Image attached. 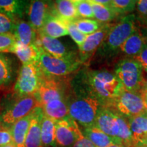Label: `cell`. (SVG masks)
I'll return each mask as SVG.
<instances>
[{
  "instance_id": "obj_11",
  "label": "cell",
  "mask_w": 147,
  "mask_h": 147,
  "mask_svg": "<svg viewBox=\"0 0 147 147\" xmlns=\"http://www.w3.org/2000/svg\"><path fill=\"white\" fill-rule=\"evenodd\" d=\"M113 25L112 23L104 24L98 31L87 36L82 45L78 48L79 59L82 63L87 62L99 49Z\"/></svg>"
},
{
  "instance_id": "obj_20",
  "label": "cell",
  "mask_w": 147,
  "mask_h": 147,
  "mask_svg": "<svg viewBox=\"0 0 147 147\" xmlns=\"http://www.w3.org/2000/svg\"><path fill=\"white\" fill-rule=\"evenodd\" d=\"M41 108L46 117L55 121L61 120L69 117V110L65 98L51 101Z\"/></svg>"
},
{
  "instance_id": "obj_24",
  "label": "cell",
  "mask_w": 147,
  "mask_h": 147,
  "mask_svg": "<svg viewBox=\"0 0 147 147\" xmlns=\"http://www.w3.org/2000/svg\"><path fill=\"white\" fill-rule=\"evenodd\" d=\"M41 47L38 43L25 46L18 42L14 54L23 63L27 64L32 62H37L39 59Z\"/></svg>"
},
{
  "instance_id": "obj_47",
  "label": "cell",
  "mask_w": 147,
  "mask_h": 147,
  "mask_svg": "<svg viewBox=\"0 0 147 147\" xmlns=\"http://www.w3.org/2000/svg\"><path fill=\"white\" fill-rule=\"evenodd\" d=\"M145 90H146V91H147V89H145Z\"/></svg>"
},
{
  "instance_id": "obj_34",
  "label": "cell",
  "mask_w": 147,
  "mask_h": 147,
  "mask_svg": "<svg viewBox=\"0 0 147 147\" xmlns=\"http://www.w3.org/2000/svg\"><path fill=\"white\" fill-rule=\"evenodd\" d=\"M17 18L0 12V34H12Z\"/></svg>"
},
{
  "instance_id": "obj_40",
  "label": "cell",
  "mask_w": 147,
  "mask_h": 147,
  "mask_svg": "<svg viewBox=\"0 0 147 147\" xmlns=\"http://www.w3.org/2000/svg\"><path fill=\"white\" fill-rule=\"evenodd\" d=\"M140 95L142 97L143 102H144L145 110H146V113H147V91L145 89L143 90L140 93Z\"/></svg>"
},
{
  "instance_id": "obj_5",
  "label": "cell",
  "mask_w": 147,
  "mask_h": 147,
  "mask_svg": "<svg viewBox=\"0 0 147 147\" xmlns=\"http://www.w3.org/2000/svg\"><path fill=\"white\" fill-rule=\"evenodd\" d=\"M43 76L38 61L24 64L14 84V93L18 97L34 95L39 89Z\"/></svg>"
},
{
  "instance_id": "obj_16",
  "label": "cell",
  "mask_w": 147,
  "mask_h": 147,
  "mask_svg": "<svg viewBox=\"0 0 147 147\" xmlns=\"http://www.w3.org/2000/svg\"><path fill=\"white\" fill-rule=\"evenodd\" d=\"M147 42L146 35L138 27L123 44L119 51L127 56L133 58L139 54Z\"/></svg>"
},
{
  "instance_id": "obj_45",
  "label": "cell",
  "mask_w": 147,
  "mask_h": 147,
  "mask_svg": "<svg viewBox=\"0 0 147 147\" xmlns=\"http://www.w3.org/2000/svg\"><path fill=\"white\" fill-rule=\"evenodd\" d=\"M3 147H16V146H15V145L13 144V143H11V144H9L8 145H6V146H3Z\"/></svg>"
},
{
  "instance_id": "obj_36",
  "label": "cell",
  "mask_w": 147,
  "mask_h": 147,
  "mask_svg": "<svg viewBox=\"0 0 147 147\" xmlns=\"http://www.w3.org/2000/svg\"><path fill=\"white\" fill-rule=\"evenodd\" d=\"M12 142L11 129L0 125V147L6 146Z\"/></svg>"
},
{
  "instance_id": "obj_41",
  "label": "cell",
  "mask_w": 147,
  "mask_h": 147,
  "mask_svg": "<svg viewBox=\"0 0 147 147\" xmlns=\"http://www.w3.org/2000/svg\"><path fill=\"white\" fill-rule=\"evenodd\" d=\"M95 3H100L101 5H106V6H109L111 3V0H93Z\"/></svg>"
},
{
  "instance_id": "obj_35",
  "label": "cell",
  "mask_w": 147,
  "mask_h": 147,
  "mask_svg": "<svg viewBox=\"0 0 147 147\" xmlns=\"http://www.w3.org/2000/svg\"><path fill=\"white\" fill-rule=\"evenodd\" d=\"M66 26L67 27V30H68L69 35L70 36L75 43L78 45V48H80L84 43V40H85L87 36L84 35L80 32L76 25H75L73 21L70 22H65Z\"/></svg>"
},
{
  "instance_id": "obj_18",
  "label": "cell",
  "mask_w": 147,
  "mask_h": 147,
  "mask_svg": "<svg viewBox=\"0 0 147 147\" xmlns=\"http://www.w3.org/2000/svg\"><path fill=\"white\" fill-rule=\"evenodd\" d=\"M12 34L15 37L16 41L25 46L34 45L38 41V32L29 22L20 19L16 22Z\"/></svg>"
},
{
  "instance_id": "obj_32",
  "label": "cell",
  "mask_w": 147,
  "mask_h": 147,
  "mask_svg": "<svg viewBox=\"0 0 147 147\" xmlns=\"http://www.w3.org/2000/svg\"><path fill=\"white\" fill-rule=\"evenodd\" d=\"M17 43L18 42L12 34H0V53H14Z\"/></svg>"
},
{
  "instance_id": "obj_37",
  "label": "cell",
  "mask_w": 147,
  "mask_h": 147,
  "mask_svg": "<svg viewBox=\"0 0 147 147\" xmlns=\"http://www.w3.org/2000/svg\"><path fill=\"white\" fill-rule=\"evenodd\" d=\"M136 9L138 20L142 23L147 21V0L137 1Z\"/></svg>"
},
{
  "instance_id": "obj_39",
  "label": "cell",
  "mask_w": 147,
  "mask_h": 147,
  "mask_svg": "<svg viewBox=\"0 0 147 147\" xmlns=\"http://www.w3.org/2000/svg\"><path fill=\"white\" fill-rule=\"evenodd\" d=\"M72 147H95L87 137L84 136L82 131L80 134L77 140L73 144Z\"/></svg>"
},
{
  "instance_id": "obj_33",
  "label": "cell",
  "mask_w": 147,
  "mask_h": 147,
  "mask_svg": "<svg viewBox=\"0 0 147 147\" xmlns=\"http://www.w3.org/2000/svg\"><path fill=\"white\" fill-rule=\"evenodd\" d=\"M79 18H94L93 11L89 0H74Z\"/></svg>"
},
{
  "instance_id": "obj_31",
  "label": "cell",
  "mask_w": 147,
  "mask_h": 147,
  "mask_svg": "<svg viewBox=\"0 0 147 147\" xmlns=\"http://www.w3.org/2000/svg\"><path fill=\"white\" fill-rule=\"evenodd\" d=\"M136 0H111L110 7L117 15L131 13L136 6Z\"/></svg>"
},
{
  "instance_id": "obj_4",
  "label": "cell",
  "mask_w": 147,
  "mask_h": 147,
  "mask_svg": "<svg viewBox=\"0 0 147 147\" xmlns=\"http://www.w3.org/2000/svg\"><path fill=\"white\" fill-rule=\"evenodd\" d=\"M143 68L133 58L120 61L115 67L116 76L127 91L140 94L146 89Z\"/></svg>"
},
{
  "instance_id": "obj_6",
  "label": "cell",
  "mask_w": 147,
  "mask_h": 147,
  "mask_svg": "<svg viewBox=\"0 0 147 147\" xmlns=\"http://www.w3.org/2000/svg\"><path fill=\"white\" fill-rule=\"evenodd\" d=\"M40 69L46 76H63L78 70L82 65L80 60H64L54 57L41 47L38 61Z\"/></svg>"
},
{
  "instance_id": "obj_26",
  "label": "cell",
  "mask_w": 147,
  "mask_h": 147,
  "mask_svg": "<svg viewBox=\"0 0 147 147\" xmlns=\"http://www.w3.org/2000/svg\"><path fill=\"white\" fill-rule=\"evenodd\" d=\"M14 76L13 62L9 57L0 53V87H5L12 83Z\"/></svg>"
},
{
  "instance_id": "obj_23",
  "label": "cell",
  "mask_w": 147,
  "mask_h": 147,
  "mask_svg": "<svg viewBox=\"0 0 147 147\" xmlns=\"http://www.w3.org/2000/svg\"><path fill=\"white\" fill-rule=\"evenodd\" d=\"M41 140L42 146L57 147L56 121L45 115L41 123Z\"/></svg>"
},
{
  "instance_id": "obj_19",
  "label": "cell",
  "mask_w": 147,
  "mask_h": 147,
  "mask_svg": "<svg viewBox=\"0 0 147 147\" xmlns=\"http://www.w3.org/2000/svg\"><path fill=\"white\" fill-rule=\"evenodd\" d=\"M38 32L55 39L69 35L65 22L53 14L49 16L43 27Z\"/></svg>"
},
{
  "instance_id": "obj_7",
  "label": "cell",
  "mask_w": 147,
  "mask_h": 147,
  "mask_svg": "<svg viewBox=\"0 0 147 147\" xmlns=\"http://www.w3.org/2000/svg\"><path fill=\"white\" fill-rule=\"evenodd\" d=\"M126 119L146 113L140 94L123 89L108 108Z\"/></svg>"
},
{
  "instance_id": "obj_43",
  "label": "cell",
  "mask_w": 147,
  "mask_h": 147,
  "mask_svg": "<svg viewBox=\"0 0 147 147\" xmlns=\"http://www.w3.org/2000/svg\"><path fill=\"white\" fill-rule=\"evenodd\" d=\"M140 147H147V137H146V138L145 139L144 142H143V144L141 145Z\"/></svg>"
},
{
  "instance_id": "obj_25",
  "label": "cell",
  "mask_w": 147,
  "mask_h": 147,
  "mask_svg": "<svg viewBox=\"0 0 147 147\" xmlns=\"http://www.w3.org/2000/svg\"><path fill=\"white\" fill-rule=\"evenodd\" d=\"M29 3L21 0H0V12L18 19L23 16Z\"/></svg>"
},
{
  "instance_id": "obj_42",
  "label": "cell",
  "mask_w": 147,
  "mask_h": 147,
  "mask_svg": "<svg viewBox=\"0 0 147 147\" xmlns=\"http://www.w3.org/2000/svg\"><path fill=\"white\" fill-rule=\"evenodd\" d=\"M108 147H123V146H121V145H119V144H115V143H113V144H110V146H108Z\"/></svg>"
},
{
  "instance_id": "obj_8",
  "label": "cell",
  "mask_w": 147,
  "mask_h": 147,
  "mask_svg": "<svg viewBox=\"0 0 147 147\" xmlns=\"http://www.w3.org/2000/svg\"><path fill=\"white\" fill-rule=\"evenodd\" d=\"M37 106L38 102L34 95L18 97L0 114V125L11 129L16 121L28 115Z\"/></svg>"
},
{
  "instance_id": "obj_10",
  "label": "cell",
  "mask_w": 147,
  "mask_h": 147,
  "mask_svg": "<svg viewBox=\"0 0 147 147\" xmlns=\"http://www.w3.org/2000/svg\"><path fill=\"white\" fill-rule=\"evenodd\" d=\"M34 96L40 107L51 101L65 98V92L59 82L54 79V77L46 76L45 75L39 89Z\"/></svg>"
},
{
  "instance_id": "obj_46",
  "label": "cell",
  "mask_w": 147,
  "mask_h": 147,
  "mask_svg": "<svg viewBox=\"0 0 147 147\" xmlns=\"http://www.w3.org/2000/svg\"><path fill=\"white\" fill-rule=\"evenodd\" d=\"M147 89V80L146 81V89Z\"/></svg>"
},
{
  "instance_id": "obj_17",
  "label": "cell",
  "mask_w": 147,
  "mask_h": 147,
  "mask_svg": "<svg viewBox=\"0 0 147 147\" xmlns=\"http://www.w3.org/2000/svg\"><path fill=\"white\" fill-rule=\"evenodd\" d=\"M134 147H140L147 137V113L127 119Z\"/></svg>"
},
{
  "instance_id": "obj_28",
  "label": "cell",
  "mask_w": 147,
  "mask_h": 147,
  "mask_svg": "<svg viewBox=\"0 0 147 147\" xmlns=\"http://www.w3.org/2000/svg\"><path fill=\"white\" fill-rule=\"evenodd\" d=\"M117 114L119 129L116 144L121 145L123 147H134L131 132L127 119L119 115L118 113Z\"/></svg>"
},
{
  "instance_id": "obj_1",
  "label": "cell",
  "mask_w": 147,
  "mask_h": 147,
  "mask_svg": "<svg viewBox=\"0 0 147 147\" xmlns=\"http://www.w3.org/2000/svg\"><path fill=\"white\" fill-rule=\"evenodd\" d=\"M78 84L87 93L100 102L103 107L109 108L124 89L115 74L106 70H84Z\"/></svg>"
},
{
  "instance_id": "obj_22",
  "label": "cell",
  "mask_w": 147,
  "mask_h": 147,
  "mask_svg": "<svg viewBox=\"0 0 147 147\" xmlns=\"http://www.w3.org/2000/svg\"><path fill=\"white\" fill-rule=\"evenodd\" d=\"M32 112L14 123L11 127L12 142L16 147H25V140L32 119Z\"/></svg>"
},
{
  "instance_id": "obj_2",
  "label": "cell",
  "mask_w": 147,
  "mask_h": 147,
  "mask_svg": "<svg viewBox=\"0 0 147 147\" xmlns=\"http://www.w3.org/2000/svg\"><path fill=\"white\" fill-rule=\"evenodd\" d=\"M72 93L65 96L69 117L84 128L94 126L99 110L103 106L100 102L77 84Z\"/></svg>"
},
{
  "instance_id": "obj_38",
  "label": "cell",
  "mask_w": 147,
  "mask_h": 147,
  "mask_svg": "<svg viewBox=\"0 0 147 147\" xmlns=\"http://www.w3.org/2000/svg\"><path fill=\"white\" fill-rule=\"evenodd\" d=\"M133 59L141 65L144 70L147 71V42L141 52Z\"/></svg>"
},
{
  "instance_id": "obj_30",
  "label": "cell",
  "mask_w": 147,
  "mask_h": 147,
  "mask_svg": "<svg viewBox=\"0 0 147 147\" xmlns=\"http://www.w3.org/2000/svg\"><path fill=\"white\" fill-rule=\"evenodd\" d=\"M73 22L77 29L86 36H89L96 32L104 25L97 21V20L91 19V18H78Z\"/></svg>"
},
{
  "instance_id": "obj_3",
  "label": "cell",
  "mask_w": 147,
  "mask_h": 147,
  "mask_svg": "<svg viewBox=\"0 0 147 147\" xmlns=\"http://www.w3.org/2000/svg\"><path fill=\"white\" fill-rule=\"evenodd\" d=\"M136 22V15L130 14L114 24L99 48V53L107 57L118 52L123 44L138 28Z\"/></svg>"
},
{
  "instance_id": "obj_9",
  "label": "cell",
  "mask_w": 147,
  "mask_h": 147,
  "mask_svg": "<svg viewBox=\"0 0 147 147\" xmlns=\"http://www.w3.org/2000/svg\"><path fill=\"white\" fill-rule=\"evenodd\" d=\"M81 132L78 124L71 117L56 121V144L60 147L72 146Z\"/></svg>"
},
{
  "instance_id": "obj_15",
  "label": "cell",
  "mask_w": 147,
  "mask_h": 147,
  "mask_svg": "<svg viewBox=\"0 0 147 147\" xmlns=\"http://www.w3.org/2000/svg\"><path fill=\"white\" fill-rule=\"evenodd\" d=\"M32 119L25 140V147H43L41 140V123L44 113L40 106L32 111Z\"/></svg>"
},
{
  "instance_id": "obj_14",
  "label": "cell",
  "mask_w": 147,
  "mask_h": 147,
  "mask_svg": "<svg viewBox=\"0 0 147 147\" xmlns=\"http://www.w3.org/2000/svg\"><path fill=\"white\" fill-rule=\"evenodd\" d=\"M94 126L111 138L114 143H117L119 129L117 113L108 108L102 107L97 113Z\"/></svg>"
},
{
  "instance_id": "obj_12",
  "label": "cell",
  "mask_w": 147,
  "mask_h": 147,
  "mask_svg": "<svg viewBox=\"0 0 147 147\" xmlns=\"http://www.w3.org/2000/svg\"><path fill=\"white\" fill-rule=\"evenodd\" d=\"M37 43L44 51L54 57L69 61L79 59L76 53L69 51L61 42L57 39L46 36L42 33L38 32Z\"/></svg>"
},
{
  "instance_id": "obj_44",
  "label": "cell",
  "mask_w": 147,
  "mask_h": 147,
  "mask_svg": "<svg viewBox=\"0 0 147 147\" xmlns=\"http://www.w3.org/2000/svg\"><path fill=\"white\" fill-rule=\"evenodd\" d=\"M143 24H144V27H145V29H146V38H147V21H144V23H143Z\"/></svg>"
},
{
  "instance_id": "obj_29",
  "label": "cell",
  "mask_w": 147,
  "mask_h": 147,
  "mask_svg": "<svg viewBox=\"0 0 147 147\" xmlns=\"http://www.w3.org/2000/svg\"><path fill=\"white\" fill-rule=\"evenodd\" d=\"M89 1L93 8L94 18L101 23H110L118 16L109 6L95 3L93 0H89Z\"/></svg>"
},
{
  "instance_id": "obj_27",
  "label": "cell",
  "mask_w": 147,
  "mask_h": 147,
  "mask_svg": "<svg viewBox=\"0 0 147 147\" xmlns=\"http://www.w3.org/2000/svg\"><path fill=\"white\" fill-rule=\"evenodd\" d=\"M82 133L95 147H108L114 143L111 138L95 126L84 128Z\"/></svg>"
},
{
  "instance_id": "obj_21",
  "label": "cell",
  "mask_w": 147,
  "mask_h": 147,
  "mask_svg": "<svg viewBox=\"0 0 147 147\" xmlns=\"http://www.w3.org/2000/svg\"><path fill=\"white\" fill-rule=\"evenodd\" d=\"M53 14L64 22L74 21L79 18L74 0H59L55 1Z\"/></svg>"
},
{
  "instance_id": "obj_13",
  "label": "cell",
  "mask_w": 147,
  "mask_h": 147,
  "mask_svg": "<svg viewBox=\"0 0 147 147\" xmlns=\"http://www.w3.org/2000/svg\"><path fill=\"white\" fill-rule=\"evenodd\" d=\"M54 3L45 1H32L27 7L29 23L37 32L41 30L49 16L53 14Z\"/></svg>"
}]
</instances>
